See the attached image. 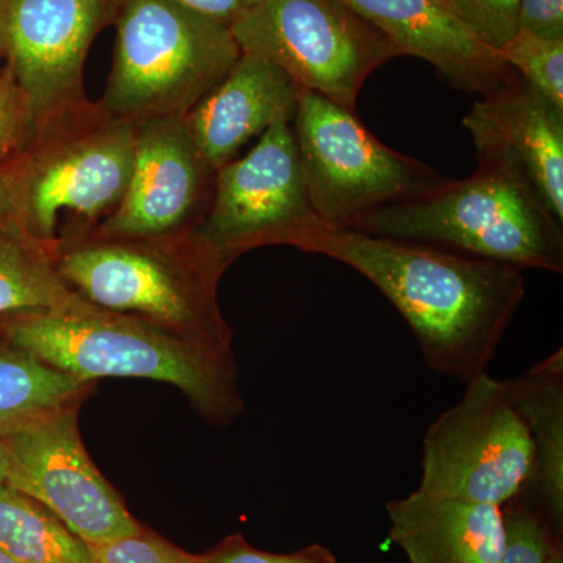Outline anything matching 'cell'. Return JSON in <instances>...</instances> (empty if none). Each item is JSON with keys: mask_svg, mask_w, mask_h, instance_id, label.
Segmentation results:
<instances>
[{"mask_svg": "<svg viewBox=\"0 0 563 563\" xmlns=\"http://www.w3.org/2000/svg\"><path fill=\"white\" fill-rule=\"evenodd\" d=\"M506 547L499 563H543L558 537L543 514L520 493L504 504Z\"/></svg>", "mask_w": 563, "mask_h": 563, "instance_id": "cell-23", "label": "cell"}, {"mask_svg": "<svg viewBox=\"0 0 563 563\" xmlns=\"http://www.w3.org/2000/svg\"><path fill=\"white\" fill-rule=\"evenodd\" d=\"M118 0H0V51L27 107L32 132L87 99L84 68Z\"/></svg>", "mask_w": 563, "mask_h": 563, "instance_id": "cell-12", "label": "cell"}, {"mask_svg": "<svg viewBox=\"0 0 563 563\" xmlns=\"http://www.w3.org/2000/svg\"><path fill=\"white\" fill-rule=\"evenodd\" d=\"M79 298L63 282L51 251L20 231H0V320Z\"/></svg>", "mask_w": 563, "mask_h": 563, "instance_id": "cell-21", "label": "cell"}, {"mask_svg": "<svg viewBox=\"0 0 563 563\" xmlns=\"http://www.w3.org/2000/svg\"><path fill=\"white\" fill-rule=\"evenodd\" d=\"M296 250L373 282L412 329L426 365L465 384L487 373L526 295L520 268L433 244L322 224Z\"/></svg>", "mask_w": 563, "mask_h": 563, "instance_id": "cell-1", "label": "cell"}, {"mask_svg": "<svg viewBox=\"0 0 563 563\" xmlns=\"http://www.w3.org/2000/svg\"><path fill=\"white\" fill-rule=\"evenodd\" d=\"M543 563H563V551L561 540H555V542L551 544L550 551H548L547 558H544Z\"/></svg>", "mask_w": 563, "mask_h": 563, "instance_id": "cell-31", "label": "cell"}, {"mask_svg": "<svg viewBox=\"0 0 563 563\" xmlns=\"http://www.w3.org/2000/svg\"><path fill=\"white\" fill-rule=\"evenodd\" d=\"M292 124L310 201L331 228H354L366 214L446 181L432 166L385 146L354 111L318 92L301 91Z\"/></svg>", "mask_w": 563, "mask_h": 563, "instance_id": "cell-7", "label": "cell"}, {"mask_svg": "<svg viewBox=\"0 0 563 563\" xmlns=\"http://www.w3.org/2000/svg\"><path fill=\"white\" fill-rule=\"evenodd\" d=\"M0 62H2V51H0ZM2 69H3V66L0 65V70H2Z\"/></svg>", "mask_w": 563, "mask_h": 563, "instance_id": "cell-34", "label": "cell"}, {"mask_svg": "<svg viewBox=\"0 0 563 563\" xmlns=\"http://www.w3.org/2000/svg\"><path fill=\"white\" fill-rule=\"evenodd\" d=\"M136 125L88 98L40 124L7 162L18 229L54 257L96 231L128 190Z\"/></svg>", "mask_w": 563, "mask_h": 563, "instance_id": "cell-3", "label": "cell"}, {"mask_svg": "<svg viewBox=\"0 0 563 563\" xmlns=\"http://www.w3.org/2000/svg\"><path fill=\"white\" fill-rule=\"evenodd\" d=\"M92 384L0 343V437L80 402Z\"/></svg>", "mask_w": 563, "mask_h": 563, "instance_id": "cell-19", "label": "cell"}, {"mask_svg": "<svg viewBox=\"0 0 563 563\" xmlns=\"http://www.w3.org/2000/svg\"><path fill=\"white\" fill-rule=\"evenodd\" d=\"M79 406L70 404L0 437L5 483L51 510L87 544L136 536L143 528L85 450Z\"/></svg>", "mask_w": 563, "mask_h": 563, "instance_id": "cell-11", "label": "cell"}, {"mask_svg": "<svg viewBox=\"0 0 563 563\" xmlns=\"http://www.w3.org/2000/svg\"><path fill=\"white\" fill-rule=\"evenodd\" d=\"M202 16L232 27L236 21L257 9L263 0H176Z\"/></svg>", "mask_w": 563, "mask_h": 563, "instance_id": "cell-29", "label": "cell"}, {"mask_svg": "<svg viewBox=\"0 0 563 563\" xmlns=\"http://www.w3.org/2000/svg\"><path fill=\"white\" fill-rule=\"evenodd\" d=\"M301 88L279 66L243 52L184 120L214 172L239 158L244 144L277 124H291Z\"/></svg>", "mask_w": 563, "mask_h": 563, "instance_id": "cell-15", "label": "cell"}, {"mask_svg": "<svg viewBox=\"0 0 563 563\" xmlns=\"http://www.w3.org/2000/svg\"><path fill=\"white\" fill-rule=\"evenodd\" d=\"M0 231H20L14 221L9 177H7V162L2 158H0Z\"/></svg>", "mask_w": 563, "mask_h": 563, "instance_id": "cell-30", "label": "cell"}, {"mask_svg": "<svg viewBox=\"0 0 563 563\" xmlns=\"http://www.w3.org/2000/svg\"><path fill=\"white\" fill-rule=\"evenodd\" d=\"M214 179L184 117L140 122L124 198L92 232L146 239L196 232L210 209Z\"/></svg>", "mask_w": 563, "mask_h": 563, "instance_id": "cell-13", "label": "cell"}, {"mask_svg": "<svg viewBox=\"0 0 563 563\" xmlns=\"http://www.w3.org/2000/svg\"><path fill=\"white\" fill-rule=\"evenodd\" d=\"M390 540L410 563H499L506 547L503 507L415 490L385 506Z\"/></svg>", "mask_w": 563, "mask_h": 563, "instance_id": "cell-17", "label": "cell"}, {"mask_svg": "<svg viewBox=\"0 0 563 563\" xmlns=\"http://www.w3.org/2000/svg\"><path fill=\"white\" fill-rule=\"evenodd\" d=\"M532 470L528 428L504 380L484 373L426 431L417 490L504 507L525 490Z\"/></svg>", "mask_w": 563, "mask_h": 563, "instance_id": "cell-9", "label": "cell"}, {"mask_svg": "<svg viewBox=\"0 0 563 563\" xmlns=\"http://www.w3.org/2000/svg\"><path fill=\"white\" fill-rule=\"evenodd\" d=\"M393 41L428 62L457 90L485 96L512 79L499 52L481 43L443 0H343Z\"/></svg>", "mask_w": 563, "mask_h": 563, "instance_id": "cell-16", "label": "cell"}, {"mask_svg": "<svg viewBox=\"0 0 563 563\" xmlns=\"http://www.w3.org/2000/svg\"><path fill=\"white\" fill-rule=\"evenodd\" d=\"M0 550L18 563H95L90 544L31 496L0 483Z\"/></svg>", "mask_w": 563, "mask_h": 563, "instance_id": "cell-20", "label": "cell"}, {"mask_svg": "<svg viewBox=\"0 0 563 563\" xmlns=\"http://www.w3.org/2000/svg\"><path fill=\"white\" fill-rule=\"evenodd\" d=\"M118 41L101 106L140 122L185 117L242 55L231 27L176 0H118Z\"/></svg>", "mask_w": 563, "mask_h": 563, "instance_id": "cell-6", "label": "cell"}, {"mask_svg": "<svg viewBox=\"0 0 563 563\" xmlns=\"http://www.w3.org/2000/svg\"><path fill=\"white\" fill-rule=\"evenodd\" d=\"M90 550L95 563H207L206 555L187 553L144 529L136 536L90 544Z\"/></svg>", "mask_w": 563, "mask_h": 563, "instance_id": "cell-25", "label": "cell"}, {"mask_svg": "<svg viewBox=\"0 0 563 563\" xmlns=\"http://www.w3.org/2000/svg\"><path fill=\"white\" fill-rule=\"evenodd\" d=\"M520 32L563 38V0H521Z\"/></svg>", "mask_w": 563, "mask_h": 563, "instance_id": "cell-28", "label": "cell"}, {"mask_svg": "<svg viewBox=\"0 0 563 563\" xmlns=\"http://www.w3.org/2000/svg\"><path fill=\"white\" fill-rule=\"evenodd\" d=\"M0 343L87 383L99 377H140L172 384L214 426L232 424L244 412L232 347L185 339L80 296L65 306L2 318Z\"/></svg>", "mask_w": 563, "mask_h": 563, "instance_id": "cell-2", "label": "cell"}, {"mask_svg": "<svg viewBox=\"0 0 563 563\" xmlns=\"http://www.w3.org/2000/svg\"><path fill=\"white\" fill-rule=\"evenodd\" d=\"M462 124L479 168L523 180L563 222V109L515 74L474 102Z\"/></svg>", "mask_w": 563, "mask_h": 563, "instance_id": "cell-14", "label": "cell"}, {"mask_svg": "<svg viewBox=\"0 0 563 563\" xmlns=\"http://www.w3.org/2000/svg\"><path fill=\"white\" fill-rule=\"evenodd\" d=\"M322 224L292 125L277 124L244 157L218 169L210 209L196 233L231 266L258 247H298Z\"/></svg>", "mask_w": 563, "mask_h": 563, "instance_id": "cell-10", "label": "cell"}, {"mask_svg": "<svg viewBox=\"0 0 563 563\" xmlns=\"http://www.w3.org/2000/svg\"><path fill=\"white\" fill-rule=\"evenodd\" d=\"M499 55L544 98L563 109V38L518 32Z\"/></svg>", "mask_w": 563, "mask_h": 563, "instance_id": "cell-22", "label": "cell"}, {"mask_svg": "<svg viewBox=\"0 0 563 563\" xmlns=\"http://www.w3.org/2000/svg\"><path fill=\"white\" fill-rule=\"evenodd\" d=\"M0 563H18V562L13 561V559H11L9 554H5V553H3L2 550H0Z\"/></svg>", "mask_w": 563, "mask_h": 563, "instance_id": "cell-33", "label": "cell"}, {"mask_svg": "<svg viewBox=\"0 0 563 563\" xmlns=\"http://www.w3.org/2000/svg\"><path fill=\"white\" fill-rule=\"evenodd\" d=\"M531 435L533 470L523 492L561 539L563 525V350L504 380Z\"/></svg>", "mask_w": 563, "mask_h": 563, "instance_id": "cell-18", "label": "cell"}, {"mask_svg": "<svg viewBox=\"0 0 563 563\" xmlns=\"http://www.w3.org/2000/svg\"><path fill=\"white\" fill-rule=\"evenodd\" d=\"M31 136L27 107L10 70H0V158L9 162Z\"/></svg>", "mask_w": 563, "mask_h": 563, "instance_id": "cell-26", "label": "cell"}, {"mask_svg": "<svg viewBox=\"0 0 563 563\" xmlns=\"http://www.w3.org/2000/svg\"><path fill=\"white\" fill-rule=\"evenodd\" d=\"M206 558L207 563H336L335 554L322 544H310L290 554H276L251 547L243 536L229 537Z\"/></svg>", "mask_w": 563, "mask_h": 563, "instance_id": "cell-27", "label": "cell"}, {"mask_svg": "<svg viewBox=\"0 0 563 563\" xmlns=\"http://www.w3.org/2000/svg\"><path fill=\"white\" fill-rule=\"evenodd\" d=\"M451 13L490 49L499 52L520 32L521 0H443Z\"/></svg>", "mask_w": 563, "mask_h": 563, "instance_id": "cell-24", "label": "cell"}, {"mask_svg": "<svg viewBox=\"0 0 563 563\" xmlns=\"http://www.w3.org/2000/svg\"><path fill=\"white\" fill-rule=\"evenodd\" d=\"M233 38L284 69L301 90L355 110L369 76L401 52L343 0H263L235 22Z\"/></svg>", "mask_w": 563, "mask_h": 563, "instance_id": "cell-8", "label": "cell"}, {"mask_svg": "<svg viewBox=\"0 0 563 563\" xmlns=\"http://www.w3.org/2000/svg\"><path fill=\"white\" fill-rule=\"evenodd\" d=\"M55 268L85 301L195 342L232 347L233 331L218 302L229 265L196 232L154 239L91 232L62 246Z\"/></svg>", "mask_w": 563, "mask_h": 563, "instance_id": "cell-4", "label": "cell"}, {"mask_svg": "<svg viewBox=\"0 0 563 563\" xmlns=\"http://www.w3.org/2000/svg\"><path fill=\"white\" fill-rule=\"evenodd\" d=\"M7 473V454L5 448H3L2 440H0V483H5Z\"/></svg>", "mask_w": 563, "mask_h": 563, "instance_id": "cell-32", "label": "cell"}, {"mask_svg": "<svg viewBox=\"0 0 563 563\" xmlns=\"http://www.w3.org/2000/svg\"><path fill=\"white\" fill-rule=\"evenodd\" d=\"M562 224L523 180L477 168L468 179H446L420 198L373 211L351 229L433 244L521 272L562 274Z\"/></svg>", "mask_w": 563, "mask_h": 563, "instance_id": "cell-5", "label": "cell"}]
</instances>
